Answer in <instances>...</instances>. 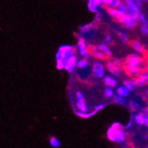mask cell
<instances>
[{
  "mask_svg": "<svg viewBox=\"0 0 148 148\" xmlns=\"http://www.w3.org/2000/svg\"><path fill=\"white\" fill-rule=\"evenodd\" d=\"M87 51L89 53L90 57L93 58L94 60H100V61H107L109 60L110 58L107 57L106 54H104V53L102 51H100L97 45H93V44H89L87 45Z\"/></svg>",
  "mask_w": 148,
  "mask_h": 148,
  "instance_id": "cell-4",
  "label": "cell"
},
{
  "mask_svg": "<svg viewBox=\"0 0 148 148\" xmlns=\"http://www.w3.org/2000/svg\"><path fill=\"white\" fill-rule=\"evenodd\" d=\"M135 123L138 124V125H145V121L148 119V114H146L145 112L142 111V112H139L138 113L135 117Z\"/></svg>",
  "mask_w": 148,
  "mask_h": 148,
  "instance_id": "cell-8",
  "label": "cell"
},
{
  "mask_svg": "<svg viewBox=\"0 0 148 148\" xmlns=\"http://www.w3.org/2000/svg\"><path fill=\"white\" fill-rule=\"evenodd\" d=\"M115 33L119 36V38L121 39V41H122L123 43H124V44H128L129 40H128V36H127L126 33H124L123 31H117V30H115Z\"/></svg>",
  "mask_w": 148,
  "mask_h": 148,
  "instance_id": "cell-20",
  "label": "cell"
},
{
  "mask_svg": "<svg viewBox=\"0 0 148 148\" xmlns=\"http://www.w3.org/2000/svg\"><path fill=\"white\" fill-rule=\"evenodd\" d=\"M88 65H89L88 59H84V58H83L82 60H78V61H77V65H76V66H77V69H86V68H87Z\"/></svg>",
  "mask_w": 148,
  "mask_h": 148,
  "instance_id": "cell-18",
  "label": "cell"
},
{
  "mask_svg": "<svg viewBox=\"0 0 148 148\" xmlns=\"http://www.w3.org/2000/svg\"><path fill=\"white\" fill-rule=\"evenodd\" d=\"M113 0H102V5H109L111 4V2Z\"/></svg>",
  "mask_w": 148,
  "mask_h": 148,
  "instance_id": "cell-27",
  "label": "cell"
},
{
  "mask_svg": "<svg viewBox=\"0 0 148 148\" xmlns=\"http://www.w3.org/2000/svg\"><path fill=\"white\" fill-rule=\"evenodd\" d=\"M146 148H148V146H147V147H146Z\"/></svg>",
  "mask_w": 148,
  "mask_h": 148,
  "instance_id": "cell-33",
  "label": "cell"
},
{
  "mask_svg": "<svg viewBox=\"0 0 148 148\" xmlns=\"http://www.w3.org/2000/svg\"><path fill=\"white\" fill-rule=\"evenodd\" d=\"M91 75L94 78H102L105 76V66L100 60L94 61L91 66Z\"/></svg>",
  "mask_w": 148,
  "mask_h": 148,
  "instance_id": "cell-5",
  "label": "cell"
},
{
  "mask_svg": "<svg viewBox=\"0 0 148 148\" xmlns=\"http://www.w3.org/2000/svg\"><path fill=\"white\" fill-rule=\"evenodd\" d=\"M75 99H76V100H85L84 99V95L81 91H76L75 92Z\"/></svg>",
  "mask_w": 148,
  "mask_h": 148,
  "instance_id": "cell-25",
  "label": "cell"
},
{
  "mask_svg": "<svg viewBox=\"0 0 148 148\" xmlns=\"http://www.w3.org/2000/svg\"><path fill=\"white\" fill-rule=\"evenodd\" d=\"M76 65H77V56L75 54V55H74V56H72L70 58V60H69L68 64H66V66H65V69L68 71L69 74H71L73 72L74 69L76 66Z\"/></svg>",
  "mask_w": 148,
  "mask_h": 148,
  "instance_id": "cell-10",
  "label": "cell"
},
{
  "mask_svg": "<svg viewBox=\"0 0 148 148\" xmlns=\"http://www.w3.org/2000/svg\"><path fill=\"white\" fill-rule=\"evenodd\" d=\"M50 145L51 146L54 147V148H57L60 145V141L56 138V137H51L50 138Z\"/></svg>",
  "mask_w": 148,
  "mask_h": 148,
  "instance_id": "cell-22",
  "label": "cell"
},
{
  "mask_svg": "<svg viewBox=\"0 0 148 148\" xmlns=\"http://www.w3.org/2000/svg\"><path fill=\"white\" fill-rule=\"evenodd\" d=\"M116 94H118V95L122 96L123 98H127L130 96V90L124 85H121L119 87H117L116 89Z\"/></svg>",
  "mask_w": 148,
  "mask_h": 148,
  "instance_id": "cell-13",
  "label": "cell"
},
{
  "mask_svg": "<svg viewBox=\"0 0 148 148\" xmlns=\"http://www.w3.org/2000/svg\"><path fill=\"white\" fill-rule=\"evenodd\" d=\"M129 106L131 108V110H133V111H139V110H141V106H140V104L137 100L131 99L130 101V103H129Z\"/></svg>",
  "mask_w": 148,
  "mask_h": 148,
  "instance_id": "cell-16",
  "label": "cell"
},
{
  "mask_svg": "<svg viewBox=\"0 0 148 148\" xmlns=\"http://www.w3.org/2000/svg\"><path fill=\"white\" fill-rule=\"evenodd\" d=\"M125 132L120 129V124L116 128V123L114 124L108 130H107V137L111 141L116 142L118 144H122L125 140Z\"/></svg>",
  "mask_w": 148,
  "mask_h": 148,
  "instance_id": "cell-3",
  "label": "cell"
},
{
  "mask_svg": "<svg viewBox=\"0 0 148 148\" xmlns=\"http://www.w3.org/2000/svg\"><path fill=\"white\" fill-rule=\"evenodd\" d=\"M145 95L148 97V89H147V90H146V91H145Z\"/></svg>",
  "mask_w": 148,
  "mask_h": 148,
  "instance_id": "cell-30",
  "label": "cell"
},
{
  "mask_svg": "<svg viewBox=\"0 0 148 148\" xmlns=\"http://www.w3.org/2000/svg\"><path fill=\"white\" fill-rule=\"evenodd\" d=\"M114 94H115V93H114V90H113L111 87H107V88H106V89L104 90V91H103V95H104V97H105L106 99H110V98L114 97Z\"/></svg>",
  "mask_w": 148,
  "mask_h": 148,
  "instance_id": "cell-19",
  "label": "cell"
},
{
  "mask_svg": "<svg viewBox=\"0 0 148 148\" xmlns=\"http://www.w3.org/2000/svg\"><path fill=\"white\" fill-rule=\"evenodd\" d=\"M139 21L142 22V23H144V22H145L146 21H145V14L143 12H140V14H139Z\"/></svg>",
  "mask_w": 148,
  "mask_h": 148,
  "instance_id": "cell-26",
  "label": "cell"
},
{
  "mask_svg": "<svg viewBox=\"0 0 148 148\" xmlns=\"http://www.w3.org/2000/svg\"><path fill=\"white\" fill-rule=\"evenodd\" d=\"M145 1H148V0H145Z\"/></svg>",
  "mask_w": 148,
  "mask_h": 148,
  "instance_id": "cell-32",
  "label": "cell"
},
{
  "mask_svg": "<svg viewBox=\"0 0 148 148\" xmlns=\"http://www.w3.org/2000/svg\"><path fill=\"white\" fill-rule=\"evenodd\" d=\"M102 5V0H89L88 2V6L91 12H98L97 8L99 6H101Z\"/></svg>",
  "mask_w": 148,
  "mask_h": 148,
  "instance_id": "cell-12",
  "label": "cell"
},
{
  "mask_svg": "<svg viewBox=\"0 0 148 148\" xmlns=\"http://www.w3.org/2000/svg\"><path fill=\"white\" fill-rule=\"evenodd\" d=\"M123 2L128 7V13H130V14H139L140 13L139 6L135 3L134 0H123Z\"/></svg>",
  "mask_w": 148,
  "mask_h": 148,
  "instance_id": "cell-6",
  "label": "cell"
},
{
  "mask_svg": "<svg viewBox=\"0 0 148 148\" xmlns=\"http://www.w3.org/2000/svg\"><path fill=\"white\" fill-rule=\"evenodd\" d=\"M145 126L147 127V129H148V119L145 121Z\"/></svg>",
  "mask_w": 148,
  "mask_h": 148,
  "instance_id": "cell-29",
  "label": "cell"
},
{
  "mask_svg": "<svg viewBox=\"0 0 148 148\" xmlns=\"http://www.w3.org/2000/svg\"><path fill=\"white\" fill-rule=\"evenodd\" d=\"M106 69L114 76H120L123 71V60L112 58L105 63Z\"/></svg>",
  "mask_w": 148,
  "mask_h": 148,
  "instance_id": "cell-2",
  "label": "cell"
},
{
  "mask_svg": "<svg viewBox=\"0 0 148 148\" xmlns=\"http://www.w3.org/2000/svg\"><path fill=\"white\" fill-rule=\"evenodd\" d=\"M113 100L114 103H116L118 105H126V103H127L125 98L118 95V94H114V97H113Z\"/></svg>",
  "mask_w": 148,
  "mask_h": 148,
  "instance_id": "cell-17",
  "label": "cell"
},
{
  "mask_svg": "<svg viewBox=\"0 0 148 148\" xmlns=\"http://www.w3.org/2000/svg\"><path fill=\"white\" fill-rule=\"evenodd\" d=\"M147 105H148V97H147Z\"/></svg>",
  "mask_w": 148,
  "mask_h": 148,
  "instance_id": "cell-31",
  "label": "cell"
},
{
  "mask_svg": "<svg viewBox=\"0 0 148 148\" xmlns=\"http://www.w3.org/2000/svg\"><path fill=\"white\" fill-rule=\"evenodd\" d=\"M92 28H94V26H93L92 23H90V24H87V25H84V26L79 27V30L82 32L83 34H84V33H87V32L91 31V29Z\"/></svg>",
  "mask_w": 148,
  "mask_h": 148,
  "instance_id": "cell-21",
  "label": "cell"
},
{
  "mask_svg": "<svg viewBox=\"0 0 148 148\" xmlns=\"http://www.w3.org/2000/svg\"><path fill=\"white\" fill-rule=\"evenodd\" d=\"M123 85L124 86H126L130 91H134L136 90V85L134 84V83H133V80L130 78V79H125V80H123Z\"/></svg>",
  "mask_w": 148,
  "mask_h": 148,
  "instance_id": "cell-15",
  "label": "cell"
},
{
  "mask_svg": "<svg viewBox=\"0 0 148 148\" xmlns=\"http://www.w3.org/2000/svg\"><path fill=\"white\" fill-rule=\"evenodd\" d=\"M128 45L132 49L134 50L136 52L138 53H142L144 52V51L145 50V46L138 41L137 39H131L130 41H128Z\"/></svg>",
  "mask_w": 148,
  "mask_h": 148,
  "instance_id": "cell-7",
  "label": "cell"
},
{
  "mask_svg": "<svg viewBox=\"0 0 148 148\" xmlns=\"http://www.w3.org/2000/svg\"><path fill=\"white\" fill-rule=\"evenodd\" d=\"M103 83L107 87H111V88H114L117 86V81L115 78H114L113 76L110 75H106L103 77Z\"/></svg>",
  "mask_w": 148,
  "mask_h": 148,
  "instance_id": "cell-11",
  "label": "cell"
},
{
  "mask_svg": "<svg viewBox=\"0 0 148 148\" xmlns=\"http://www.w3.org/2000/svg\"><path fill=\"white\" fill-rule=\"evenodd\" d=\"M134 1H135V3H136V4H137V5H138L139 7L142 5V2H141L142 0H134Z\"/></svg>",
  "mask_w": 148,
  "mask_h": 148,
  "instance_id": "cell-28",
  "label": "cell"
},
{
  "mask_svg": "<svg viewBox=\"0 0 148 148\" xmlns=\"http://www.w3.org/2000/svg\"><path fill=\"white\" fill-rule=\"evenodd\" d=\"M97 47H98V49H99L100 51H102V52L104 53V54H106L107 57H109L110 59H112L113 54H112V51H111V50H110L108 45L106 44L105 42H102V43H100V44H98V45H97Z\"/></svg>",
  "mask_w": 148,
  "mask_h": 148,
  "instance_id": "cell-9",
  "label": "cell"
},
{
  "mask_svg": "<svg viewBox=\"0 0 148 148\" xmlns=\"http://www.w3.org/2000/svg\"><path fill=\"white\" fill-rule=\"evenodd\" d=\"M117 9L119 11H121L122 12H123V13H128V7H127L126 4L123 1H122V2L120 3V5H118Z\"/></svg>",
  "mask_w": 148,
  "mask_h": 148,
  "instance_id": "cell-24",
  "label": "cell"
},
{
  "mask_svg": "<svg viewBox=\"0 0 148 148\" xmlns=\"http://www.w3.org/2000/svg\"><path fill=\"white\" fill-rule=\"evenodd\" d=\"M76 107L79 110V112L82 113H87L89 111V106L86 104L85 100H76Z\"/></svg>",
  "mask_w": 148,
  "mask_h": 148,
  "instance_id": "cell-14",
  "label": "cell"
},
{
  "mask_svg": "<svg viewBox=\"0 0 148 148\" xmlns=\"http://www.w3.org/2000/svg\"><path fill=\"white\" fill-rule=\"evenodd\" d=\"M77 53V47L71 45H61L56 52V66L58 69H65L70 58Z\"/></svg>",
  "mask_w": 148,
  "mask_h": 148,
  "instance_id": "cell-1",
  "label": "cell"
},
{
  "mask_svg": "<svg viewBox=\"0 0 148 148\" xmlns=\"http://www.w3.org/2000/svg\"><path fill=\"white\" fill-rule=\"evenodd\" d=\"M140 31L143 35L148 36V21H145L141 24L140 26Z\"/></svg>",
  "mask_w": 148,
  "mask_h": 148,
  "instance_id": "cell-23",
  "label": "cell"
}]
</instances>
